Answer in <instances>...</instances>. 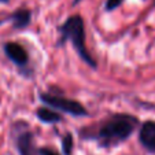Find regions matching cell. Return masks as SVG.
<instances>
[{"instance_id": "1", "label": "cell", "mask_w": 155, "mask_h": 155, "mask_svg": "<svg viewBox=\"0 0 155 155\" xmlns=\"http://www.w3.org/2000/svg\"><path fill=\"white\" fill-rule=\"evenodd\" d=\"M139 126L140 121L137 117L114 113L94 125L81 128L78 130V136L81 140L95 141L100 148L108 150L126 141Z\"/></svg>"}, {"instance_id": "2", "label": "cell", "mask_w": 155, "mask_h": 155, "mask_svg": "<svg viewBox=\"0 0 155 155\" xmlns=\"http://www.w3.org/2000/svg\"><path fill=\"white\" fill-rule=\"evenodd\" d=\"M59 35H61V40L58 41L59 45L66 41H70L77 55L81 58V61L85 62L88 66H91L92 69H96V61L92 58V55L87 48V44H85V25L81 15L76 14L69 17L59 26Z\"/></svg>"}, {"instance_id": "3", "label": "cell", "mask_w": 155, "mask_h": 155, "mask_svg": "<svg viewBox=\"0 0 155 155\" xmlns=\"http://www.w3.org/2000/svg\"><path fill=\"white\" fill-rule=\"evenodd\" d=\"M38 99L41 100V103L48 107L54 108L59 113L71 115V117H88L89 113L88 110L78 102V100L66 97L63 95H58L55 92H38Z\"/></svg>"}, {"instance_id": "4", "label": "cell", "mask_w": 155, "mask_h": 155, "mask_svg": "<svg viewBox=\"0 0 155 155\" xmlns=\"http://www.w3.org/2000/svg\"><path fill=\"white\" fill-rule=\"evenodd\" d=\"M11 139L18 155H38L35 133L26 121H15L11 125Z\"/></svg>"}, {"instance_id": "5", "label": "cell", "mask_w": 155, "mask_h": 155, "mask_svg": "<svg viewBox=\"0 0 155 155\" xmlns=\"http://www.w3.org/2000/svg\"><path fill=\"white\" fill-rule=\"evenodd\" d=\"M3 52L8 58V61H11L17 66L19 73L24 77L33 76V69L30 68L29 52L22 44L15 43V41H7L3 44Z\"/></svg>"}, {"instance_id": "6", "label": "cell", "mask_w": 155, "mask_h": 155, "mask_svg": "<svg viewBox=\"0 0 155 155\" xmlns=\"http://www.w3.org/2000/svg\"><path fill=\"white\" fill-rule=\"evenodd\" d=\"M139 143L150 154H155V121H144L139 126Z\"/></svg>"}, {"instance_id": "7", "label": "cell", "mask_w": 155, "mask_h": 155, "mask_svg": "<svg viewBox=\"0 0 155 155\" xmlns=\"http://www.w3.org/2000/svg\"><path fill=\"white\" fill-rule=\"evenodd\" d=\"M33 12L29 8H17L15 11H12L6 19V22H10L14 30H22L25 28H28L32 22Z\"/></svg>"}, {"instance_id": "8", "label": "cell", "mask_w": 155, "mask_h": 155, "mask_svg": "<svg viewBox=\"0 0 155 155\" xmlns=\"http://www.w3.org/2000/svg\"><path fill=\"white\" fill-rule=\"evenodd\" d=\"M36 117L41 121L43 124H48V125H54V124H59L63 121V117L59 111L54 110V108L48 107V106H41L36 110Z\"/></svg>"}, {"instance_id": "9", "label": "cell", "mask_w": 155, "mask_h": 155, "mask_svg": "<svg viewBox=\"0 0 155 155\" xmlns=\"http://www.w3.org/2000/svg\"><path fill=\"white\" fill-rule=\"evenodd\" d=\"M74 137L70 132H66L62 136V155H73Z\"/></svg>"}, {"instance_id": "10", "label": "cell", "mask_w": 155, "mask_h": 155, "mask_svg": "<svg viewBox=\"0 0 155 155\" xmlns=\"http://www.w3.org/2000/svg\"><path fill=\"white\" fill-rule=\"evenodd\" d=\"M122 3H124V0H106L104 10L107 12H111V11H114V10L120 8V7L122 6Z\"/></svg>"}, {"instance_id": "11", "label": "cell", "mask_w": 155, "mask_h": 155, "mask_svg": "<svg viewBox=\"0 0 155 155\" xmlns=\"http://www.w3.org/2000/svg\"><path fill=\"white\" fill-rule=\"evenodd\" d=\"M38 155H61L56 150L51 147H38Z\"/></svg>"}, {"instance_id": "12", "label": "cell", "mask_w": 155, "mask_h": 155, "mask_svg": "<svg viewBox=\"0 0 155 155\" xmlns=\"http://www.w3.org/2000/svg\"><path fill=\"white\" fill-rule=\"evenodd\" d=\"M80 2H81V0H73V6H77Z\"/></svg>"}, {"instance_id": "13", "label": "cell", "mask_w": 155, "mask_h": 155, "mask_svg": "<svg viewBox=\"0 0 155 155\" xmlns=\"http://www.w3.org/2000/svg\"><path fill=\"white\" fill-rule=\"evenodd\" d=\"M8 2H11V0H0V3H3V4L8 3Z\"/></svg>"}, {"instance_id": "14", "label": "cell", "mask_w": 155, "mask_h": 155, "mask_svg": "<svg viewBox=\"0 0 155 155\" xmlns=\"http://www.w3.org/2000/svg\"><path fill=\"white\" fill-rule=\"evenodd\" d=\"M152 7L155 8V0H152Z\"/></svg>"}]
</instances>
